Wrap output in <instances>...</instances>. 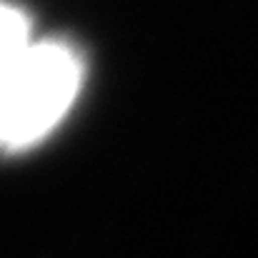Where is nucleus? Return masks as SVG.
<instances>
[{
	"label": "nucleus",
	"instance_id": "1",
	"mask_svg": "<svg viewBox=\"0 0 258 258\" xmlns=\"http://www.w3.org/2000/svg\"><path fill=\"white\" fill-rule=\"evenodd\" d=\"M81 63L63 43L3 40V138L23 148L45 136L76 98Z\"/></svg>",
	"mask_w": 258,
	"mask_h": 258
}]
</instances>
